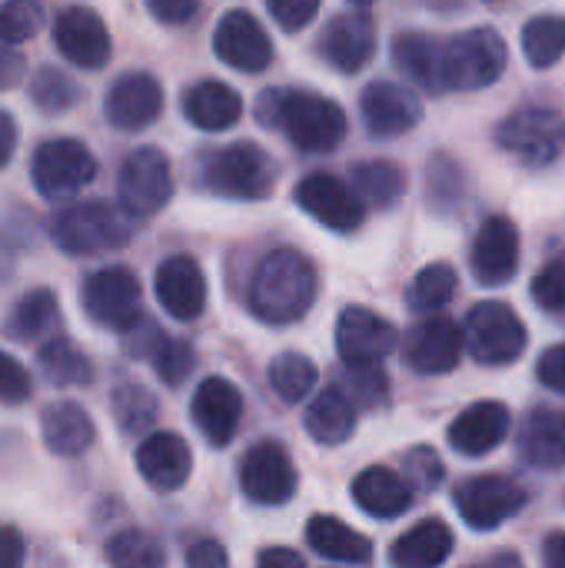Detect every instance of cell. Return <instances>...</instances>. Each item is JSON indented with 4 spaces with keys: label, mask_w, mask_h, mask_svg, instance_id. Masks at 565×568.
Instances as JSON below:
<instances>
[{
    "label": "cell",
    "mask_w": 565,
    "mask_h": 568,
    "mask_svg": "<svg viewBox=\"0 0 565 568\" xmlns=\"http://www.w3.org/2000/svg\"><path fill=\"white\" fill-rule=\"evenodd\" d=\"M93 176H97L93 153L80 140H70V136L40 143L30 160V180H33L37 193L47 200L73 196L77 190L93 183Z\"/></svg>",
    "instance_id": "obj_7"
},
{
    "label": "cell",
    "mask_w": 565,
    "mask_h": 568,
    "mask_svg": "<svg viewBox=\"0 0 565 568\" xmlns=\"http://www.w3.org/2000/svg\"><path fill=\"white\" fill-rule=\"evenodd\" d=\"M53 40H57V50L70 63H77L83 70H100L110 60V53H113L110 30L100 20V13L90 10V7H70V10H63L57 17Z\"/></svg>",
    "instance_id": "obj_17"
},
{
    "label": "cell",
    "mask_w": 565,
    "mask_h": 568,
    "mask_svg": "<svg viewBox=\"0 0 565 568\" xmlns=\"http://www.w3.org/2000/svg\"><path fill=\"white\" fill-rule=\"evenodd\" d=\"M103 110L117 130H127V133L147 130L163 110V87L150 73H123L110 87Z\"/></svg>",
    "instance_id": "obj_20"
},
{
    "label": "cell",
    "mask_w": 565,
    "mask_h": 568,
    "mask_svg": "<svg viewBox=\"0 0 565 568\" xmlns=\"http://www.w3.org/2000/svg\"><path fill=\"white\" fill-rule=\"evenodd\" d=\"M509 406L503 403H476L450 426V446L463 456H490L509 436Z\"/></svg>",
    "instance_id": "obj_25"
},
{
    "label": "cell",
    "mask_w": 565,
    "mask_h": 568,
    "mask_svg": "<svg viewBox=\"0 0 565 568\" xmlns=\"http://www.w3.org/2000/svg\"><path fill=\"white\" fill-rule=\"evenodd\" d=\"M213 53L233 67V70H243V73H260L270 67L273 60V43L263 30V23L246 13V10H230L223 13V20L216 23V33H213Z\"/></svg>",
    "instance_id": "obj_16"
},
{
    "label": "cell",
    "mask_w": 565,
    "mask_h": 568,
    "mask_svg": "<svg viewBox=\"0 0 565 568\" xmlns=\"http://www.w3.org/2000/svg\"><path fill=\"white\" fill-rule=\"evenodd\" d=\"M306 542L316 556L330 559V562H346V566H363L373 559V542L350 529L346 523L333 519V516H316L306 526Z\"/></svg>",
    "instance_id": "obj_32"
},
{
    "label": "cell",
    "mask_w": 565,
    "mask_h": 568,
    "mask_svg": "<svg viewBox=\"0 0 565 568\" xmlns=\"http://www.w3.org/2000/svg\"><path fill=\"white\" fill-rule=\"evenodd\" d=\"M443 40H433L426 33H400L393 43V60L413 83H420L430 93H443Z\"/></svg>",
    "instance_id": "obj_30"
},
{
    "label": "cell",
    "mask_w": 565,
    "mask_h": 568,
    "mask_svg": "<svg viewBox=\"0 0 565 568\" xmlns=\"http://www.w3.org/2000/svg\"><path fill=\"white\" fill-rule=\"evenodd\" d=\"M80 300H83V310L93 323L120 329V333L130 329L143 316L140 280L127 266H103V270L90 273L83 280Z\"/></svg>",
    "instance_id": "obj_8"
},
{
    "label": "cell",
    "mask_w": 565,
    "mask_h": 568,
    "mask_svg": "<svg viewBox=\"0 0 565 568\" xmlns=\"http://www.w3.org/2000/svg\"><path fill=\"white\" fill-rule=\"evenodd\" d=\"M123 336H127V349H130V356L133 359H153V353L160 349V343L167 339L160 329H157V323H150V320H137L130 329H123Z\"/></svg>",
    "instance_id": "obj_50"
},
{
    "label": "cell",
    "mask_w": 565,
    "mask_h": 568,
    "mask_svg": "<svg viewBox=\"0 0 565 568\" xmlns=\"http://www.w3.org/2000/svg\"><path fill=\"white\" fill-rule=\"evenodd\" d=\"M143 3L160 23H170V27L190 23L200 10V0H143Z\"/></svg>",
    "instance_id": "obj_51"
},
{
    "label": "cell",
    "mask_w": 565,
    "mask_h": 568,
    "mask_svg": "<svg viewBox=\"0 0 565 568\" xmlns=\"http://www.w3.org/2000/svg\"><path fill=\"white\" fill-rule=\"evenodd\" d=\"M353 499L363 513L376 519H396L413 506V486L386 466L363 469L353 483Z\"/></svg>",
    "instance_id": "obj_27"
},
{
    "label": "cell",
    "mask_w": 565,
    "mask_h": 568,
    "mask_svg": "<svg viewBox=\"0 0 565 568\" xmlns=\"http://www.w3.org/2000/svg\"><path fill=\"white\" fill-rule=\"evenodd\" d=\"M23 399H30V376L13 356L0 353V403L13 406Z\"/></svg>",
    "instance_id": "obj_48"
},
{
    "label": "cell",
    "mask_w": 565,
    "mask_h": 568,
    "mask_svg": "<svg viewBox=\"0 0 565 568\" xmlns=\"http://www.w3.org/2000/svg\"><path fill=\"white\" fill-rule=\"evenodd\" d=\"M226 562H230L226 549H223L220 542H213V539H200V542H193V546L186 549V566H193V568H223Z\"/></svg>",
    "instance_id": "obj_53"
},
{
    "label": "cell",
    "mask_w": 565,
    "mask_h": 568,
    "mask_svg": "<svg viewBox=\"0 0 565 568\" xmlns=\"http://www.w3.org/2000/svg\"><path fill=\"white\" fill-rule=\"evenodd\" d=\"M406 190V173L393 160H363L353 166V193L363 206L390 210Z\"/></svg>",
    "instance_id": "obj_34"
},
{
    "label": "cell",
    "mask_w": 565,
    "mask_h": 568,
    "mask_svg": "<svg viewBox=\"0 0 565 568\" xmlns=\"http://www.w3.org/2000/svg\"><path fill=\"white\" fill-rule=\"evenodd\" d=\"M256 116L263 126H280L306 153H330L346 136L343 106L306 90H266L256 100Z\"/></svg>",
    "instance_id": "obj_1"
},
{
    "label": "cell",
    "mask_w": 565,
    "mask_h": 568,
    "mask_svg": "<svg viewBox=\"0 0 565 568\" xmlns=\"http://www.w3.org/2000/svg\"><path fill=\"white\" fill-rule=\"evenodd\" d=\"M266 7H270L273 20L290 33L303 30L320 13V0H266Z\"/></svg>",
    "instance_id": "obj_47"
},
{
    "label": "cell",
    "mask_w": 565,
    "mask_h": 568,
    "mask_svg": "<svg viewBox=\"0 0 565 568\" xmlns=\"http://www.w3.org/2000/svg\"><path fill=\"white\" fill-rule=\"evenodd\" d=\"M519 456L533 469H563L565 466V413L559 409H533L519 433Z\"/></svg>",
    "instance_id": "obj_26"
},
{
    "label": "cell",
    "mask_w": 565,
    "mask_h": 568,
    "mask_svg": "<svg viewBox=\"0 0 565 568\" xmlns=\"http://www.w3.org/2000/svg\"><path fill=\"white\" fill-rule=\"evenodd\" d=\"M203 183L226 200H263L276 183V170L256 143H233L206 156Z\"/></svg>",
    "instance_id": "obj_5"
},
{
    "label": "cell",
    "mask_w": 565,
    "mask_h": 568,
    "mask_svg": "<svg viewBox=\"0 0 565 568\" xmlns=\"http://www.w3.org/2000/svg\"><path fill=\"white\" fill-rule=\"evenodd\" d=\"M523 53L533 67L546 70L565 53V17L543 13L523 27Z\"/></svg>",
    "instance_id": "obj_38"
},
{
    "label": "cell",
    "mask_w": 565,
    "mask_h": 568,
    "mask_svg": "<svg viewBox=\"0 0 565 568\" xmlns=\"http://www.w3.org/2000/svg\"><path fill=\"white\" fill-rule=\"evenodd\" d=\"M396 326L373 310L350 306L336 323V349L346 366H383V359L396 349Z\"/></svg>",
    "instance_id": "obj_13"
},
{
    "label": "cell",
    "mask_w": 565,
    "mask_h": 568,
    "mask_svg": "<svg viewBox=\"0 0 565 568\" xmlns=\"http://www.w3.org/2000/svg\"><path fill=\"white\" fill-rule=\"evenodd\" d=\"M193 349L183 339H163L160 349L153 353V369L167 386H180L193 373Z\"/></svg>",
    "instance_id": "obj_45"
},
{
    "label": "cell",
    "mask_w": 565,
    "mask_h": 568,
    "mask_svg": "<svg viewBox=\"0 0 565 568\" xmlns=\"http://www.w3.org/2000/svg\"><path fill=\"white\" fill-rule=\"evenodd\" d=\"M526 506V489L506 476H480L470 479L456 493V509L466 519V526L490 532L509 523L519 509Z\"/></svg>",
    "instance_id": "obj_11"
},
{
    "label": "cell",
    "mask_w": 565,
    "mask_h": 568,
    "mask_svg": "<svg viewBox=\"0 0 565 568\" xmlns=\"http://www.w3.org/2000/svg\"><path fill=\"white\" fill-rule=\"evenodd\" d=\"M403 466L420 489H436L443 483V463L433 449H410Z\"/></svg>",
    "instance_id": "obj_49"
},
{
    "label": "cell",
    "mask_w": 565,
    "mask_h": 568,
    "mask_svg": "<svg viewBox=\"0 0 565 568\" xmlns=\"http://www.w3.org/2000/svg\"><path fill=\"white\" fill-rule=\"evenodd\" d=\"M450 552H453L450 526L440 519H426L396 539V546L390 549V559H393V566L403 568H433L443 566L450 559Z\"/></svg>",
    "instance_id": "obj_33"
},
{
    "label": "cell",
    "mask_w": 565,
    "mask_h": 568,
    "mask_svg": "<svg viewBox=\"0 0 565 568\" xmlns=\"http://www.w3.org/2000/svg\"><path fill=\"white\" fill-rule=\"evenodd\" d=\"M565 140V120L553 106H526L506 116L496 130V143L523 163L543 166L559 156Z\"/></svg>",
    "instance_id": "obj_10"
},
{
    "label": "cell",
    "mask_w": 565,
    "mask_h": 568,
    "mask_svg": "<svg viewBox=\"0 0 565 568\" xmlns=\"http://www.w3.org/2000/svg\"><path fill=\"white\" fill-rule=\"evenodd\" d=\"M353 3H360V7H366V3H373V0H353Z\"/></svg>",
    "instance_id": "obj_59"
},
{
    "label": "cell",
    "mask_w": 565,
    "mask_h": 568,
    "mask_svg": "<svg viewBox=\"0 0 565 568\" xmlns=\"http://www.w3.org/2000/svg\"><path fill=\"white\" fill-rule=\"evenodd\" d=\"M113 416L123 433H147L157 419V399L137 383H120L113 389Z\"/></svg>",
    "instance_id": "obj_41"
},
{
    "label": "cell",
    "mask_w": 565,
    "mask_h": 568,
    "mask_svg": "<svg viewBox=\"0 0 565 568\" xmlns=\"http://www.w3.org/2000/svg\"><path fill=\"white\" fill-rule=\"evenodd\" d=\"M190 413L210 446H226L236 436V426L243 419V396L230 379L210 376L196 386Z\"/></svg>",
    "instance_id": "obj_21"
},
{
    "label": "cell",
    "mask_w": 565,
    "mask_h": 568,
    "mask_svg": "<svg viewBox=\"0 0 565 568\" xmlns=\"http://www.w3.org/2000/svg\"><path fill=\"white\" fill-rule=\"evenodd\" d=\"M519 270V230L509 216H490L473 243V273L483 286H506Z\"/></svg>",
    "instance_id": "obj_19"
},
{
    "label": "cell",
    "mask_w": 565,
    "mask_h": 568,
    "mask_svg": "<svg viewBox=\"0 0 565 568\" xmlns=\"http://www.w3.org/2000/svg\"><path fill=\"white\" fill-rule=\"evenodd\" d=\"M316 300V266L300 250H273L253 273L250 310L256 320L286 326L296 323Z\"/></svg>",
    "instance_id": "obj_2"
},
{
    "label": "cell",
    "mask_w": 565,
    "mask_h": 568,
    "mask_svg": "<svg viewBox=\"0 0 565 568\" xmlns=\"http://www.w3.org/2000/svg\"><path fill=\"white\" fill-rule=\"evenodd\" d=\"M13 146H17V123L7 110H0V166L10 163Z\"/></svg>",
    "instance_id": "obj_57"
},
{
    "label": "cell",
    "mask_w": 565,
    "mask_h": 568,
    "mask_svg": "<svg viewBox=\"0 0 565 568\" xmlns=\"http://www.w3.org/2000/svg\"><path fill=\"white\" fill-rule=\"evenodd\" d=\"M107 562L117 568H160L167 562L163 549L157 546L153 536L140 532V529H127V532H117L110 542H107Z\"/></svg>",
    "instance_id": "obj_40"
},
{
    "label": "cell",
    "mask_w": 565,
    "mask_h": 568,
    "mask_svg": "<svg viewBox=\"0 0 565 568\" xmlns=\"http://www.w3.org/2000/svg\"><path fill=\"white\" fill-rule=\"evenodd\" d=\"M296 203L310 213L320 226L333 233H356L363 226V203L343 180L330 173H310L296 186Z\"/></svg>",
    "instance_id": "obj_12"
},
{
    "label": "cell",
    "mask_w": 565,
    "mask_h": 568,
    "mask_svg": "<svg viewBox=\"0 0 565 568\" xmlns=\"http://www.w3.org/2000/svg\"><path fill=\"white\" fill-rule=\"evenodd\" d=\"M360 110H363V123L373 136H400V133H410L423 120L420 97L410 87L390 83V80L370 83L363 90Z\"/></svg>",
    "instance_id": "obj_18"
},
{
    "label": "cell",
    "mask_w": 565,
    "mask_h": 568,
    "mask_svg": "<svg viewBox=\"0 0 565 568\" xmlns=\"http://www.w3.org/2000/svg\"><path fill=\"white\" fill-rule=\"evenodd\" d=\"M37 366H40L43 379H47L50 386H57V389H70V386L80 389V386H87V383L93 379V366H90V359L83 356V349L73 346V343L63 339V336H53V339H47V343L40 346Z\"/></svg>",
    "instance_id": "obj_36"
},
{
    "label": "cell",
    "mask_w": 565,
    "mask_h": 568,
    "mask_svg": "<svg viewBox=\"0 0 565 568\" xmlns=\"http://www.w3.org/2000/svg\"><path fill=\"white\" fill-rule=\"evenodd\" d=\"M356 413H360V406L340 386H330V389H323L310 403V409H306V433L320 446H343L353 436V429H356Z\"/></svg>",
    "instance_id": "obj_31"
},
{
    "label": "cell",
    "mask_w": 565,
    "mask_h": 568,
    "mask_svg": "<svg viewBox=\"0 0 565 568\" xmlns=\"http://www.w3.org/2000/svg\"><path fill=\"white\" fill-rule=\"evenodd\" d=\"M183 113L196 130L206 133H220L240 123L243 116V100L233 87L216 83V80H203L193 90H186L183 97Z\"/></svg>",
    "instance_id": "obj_28"
},
{
    "label": "cell",
    "mask_w": 565,
    "mask_h": 568,
    "mask_svg": "<svg viewBox=\"0 0 565 568\" xmlns=\"http://www.w3.org/2000/svg\"><path fill=\"white\" fill-rule=\"evenodd\" d=\"M23 77V57L13 50V43L0 40V90L13 87Z\"/></svg>",
    "instance_id": "obj_54"
},
{
    "label": "cell",
    "mask_w": 565,
    "mask_h": 568,
    "mask_svg": "<svg viewBox=\"0 0 565 568\" xmlns=\"http://www.w3.org/2000/svg\"><path fill=\"white\" fill-rule=\"evenodd\" d=\"M539 379L543 386H549L553 393H565V346H553L543 353L539 359Z\"/></svg>",
    "instance_id": "obj_52"
},
{
    "label": "cell",
    "mask_w": 565,
    "mask_h": 568,
    "mask_svg": "<svg viewBox=\"0 0 565 568\" xmlns=\"http://www.w3.org/2000/svg\"><path fill=\"white\" fill-rule=\"evenodd\" d=\"M263 568H303V556L293 549H266L256 559Z\"/></svg>",
    "instance_id": "obj_56"
},
{
    "label": "cell",
    "mask_w": 565,
    "mask_h": 568,
    "mask_svg": "<svg viewBox=\"0 0 565 568\" xmlns=\"http://www.w3.org/2000/svg\"><path fill=\"white\" fill-rule=\"evenodd\" d=\"M137 469L143 483H150L160 493H173L190 479L193 456L190 446L176 433H153L137 449Z\"/></svg>",
    "instance_id": "obj_24"
},
{
    "label": "cell",
    "mask_w": 565,
    "mask_h": 568,
    "mask_svg": "<svg viewBox=\"0 0 565 568\" xmlns=\"http://www.w3.org/2000/svg\"><path fill=\"white\" fill-rule=\"evenodd\" d=\"M240 486L246 499L260 506H283L296 493V469L286 456L283 446L276 443H260L243 456L240 466Z\"/></svg>",
    "instance_id": "obj_15"
},
{
    "label": "cell",
    "mask_w": 565,
    "mask_h": 568,
    "mask_svg": "<svg viewBox=\"0 0 565 568\" xmlns=\"http://www.w3.org/2000/svg\"><path fill=\"white\" fill-rule=\"evenodd\" d=\"M463 346H466V333L450 320V316H426L403 343V356L406 363L423 373V376H443L453 373L463 359Z\"/></svg>",
    "instance_id": "obj_14"
},
{
    "label": "cell",
    "mask_w": 565,
    "mask_h": 568,
    "mask_svg": "<svg viewBox=\"0 0 565 568\" xmlns=\"http://www.w3.org/2000/svg\"><path fill=\"white\" fill-rule=\"evenodd\" d=\"M153 286H157L160 306L180 323L196 320L206 306V280H203V270L196 266V260H190V256L163 260Z\"/></svg>",
    "instance_id": "obj_23"
},
{
    "label": "cell",
    "mask_w": 565,
    "mask_h": 568,
    "mask_svg": "<svg viewBox=\"0 0 565 568\" xmlns=\"http://www.w3.org/2000/svg\"><path fill=\"white\" fill-rule=\"evenodd\" d=\"M30 100L43 113H63V110H70L80 100V87L63 70L43 67V70H37V77L30 83Z\"/></svg>",
    "instance_id": "obj_42"
},
{
    "label": "cell",
    "mask_w": 565,
    "mask_h": 568,
    "mask_svg": "<svg viewBox=\"0 0 565 568\" xmlns=\"http://www.w3.org/2000/svg\"><path fill=\"white\" fill-rule=\"evenodd\" d=\"M346 369H350V373H343V376L336 379V386H340L356 406H380V403H386L390 386H386V376H383L380 366H346Z\"/></svg>",
    "instance_id": "obj_44"
},
{
    "label": "cell",
    "mask_w": 565,
    "mask_h": 568,
    "mask_svg": "<svg viewBox=\"0 0 565 568\" xmlns=\"http://www.w3.org/2000/svg\"><path fill=\"white\" fill-rule=\"evenodd\" d=\"M60 326V306L50 290H30L7 316V336L20 343H37Z\"/></svg>",
    "instance_id": "obj_35"
},
{
    "label": "cell",
    "mask_w": 565,
    "mask_h": 568,
    "mask_svg": "<svg viewBox=\"0 0 565 568\" xmlns=\"http://www.w3.org/2000/svg\"><path fill=\"white\" fill-rule=\"evenodd\" d=\"M117 196H120V206L130 216H153V213H160L170 203V196H173L170 160L160 150H153V146L133 150L120 163Z\"/></svg>",
    "instance_id": "obj_9"
},
{
    "label": "cell",
    "mask_w": 565,
    "mask_h": 568,
    "mask_svg": "<svg viewBox=\"0 0 565 568\" xmlns=\"http://www.w3.org/2000/svg\"><path fill=\"white\" fill-rule=\"evenodd\" d=\"M543 562L549 568H565V532H553L543 546Z\"/></svg>",
    "instance_id": "obj_58"
},
{
    "label": "cell",
    "mask_w": 565,
    "mask_h": 568,
    "mask_svg": "<svg viewBox=\"0 0 565 568\" xmlns=\"http://www.w3.org/2000/svg\"><path fill=\"white\" fill-rule=\"evenodd\" d=\"M466 343L483 366H509L526 349V326L519 313L500 300L480 303L466 316Z\"/></svg>",
    "instance_id": "obj_6"
},
{
    "label": "cell",
    "mask_w": 565,
    "mask_h": 568,
    "mask_svg": "<svg viewBox=\"0 0 565 568\" xmlns=\"http://www.w3.org/2000/svg\"><path fill=\"white\" fill-rule=\"evenodd\" d=\"M40 436H43V446L53 456H80V453H87L93 446L97 429H93V419L87 416L83 406L53 403L40 416Z\"/></svg>",
    "instance_id": "obj_29"
},
{
    "label": "cell",
    "mask_w": 565,
    "mask_h": 568,
    "mask_svg": "<svg viewBox=\"0 0 565 568\" xmlns=\"http://www.w3.org/2000/svg\"><path fill=\"white\" fill-rule=\"evenodd\" d=\"M23 562V539L17 529L0 526V568H17Z\"/></svg>",
    "instance_id": "obj_55"
},
{
    "label": "cell",
    "mask_w": 565,
    "mask_h": 568,
    "mask_svg": "<svg viewBox=\"0 0 565 568\" xmlns=\"http://www.w3.org/2000/svg\"><path fill=\"white\" fill-rule=\"evenodd\" d=\"M320 373L313 366V359H306L303 353H280L270 366V386L276 389V396L283 403H300L313 393Z\"/></svg>",
    "instance_id": "obj_39"
},
{
    "label": "cell",
    "mask_w": 565,
    "mask_h": 568,
    "mask_svg": "<svg viewBox=\"0 0 565 568\" xmlns=\"http://www.w3.org/2000/svg\"><path fill=\"white\" fill-rule=\"evenodd\" d=\"M50 240L67 256H100L130 240V223L107 203H70L50 216Z\"/></svg>",
    "instance_id": "obj_3"
},
{
    "label": "cell",
    "mask_w": 565,
    "mask_h": 568,
    "mask_svg": "<svg viewBox=\"0 0 565 568\" xmlns=\"http://www.w3.org/2000/svg\"><path fill=\"white\" fill-rule=\"evenodd\" d=\"M533 300L546 313H565V260L539 270V276L533 283Z\"/></svg>",
    "instance_id": "obj_46"
},
{
    "label": "cell",
    "mask_w": 565,
    "mask_h": 568,
    "mask_svg": "<svg viewBox=\"0 0 565 568\" xmlns=\"http://www.w3.org/2000/svg\"><path fill=\"white\" fill-rule=\"evenodd\" d=\"M323 57L340 70V73H356L370 63L376 50V23L366 10H350L330 20L323 43Z\"/></svg>",
    "instance_id": "obj_22"
},
{
    "label": "cell",
    "mask_w": 565,
    "mask_h": 568,
    "mask_svg": "<svg viewBox=\"0 0 565 568\" xmlns=\"http://www.w3.org/2000/svg\"><path fill=\"white\" fill-rule=\"evenodd\" d=\"M43 27L40 0H3L0 3V40L3 43H27Z\"/></svg>",
    "instance_id": "obj_43"
},
{
    "label": "cell",
    "mask_w": 565,
    "mask_h": 568,
    "mask_svg": "<svg viewBox=\"0 0 565 568\" xmlns=\"http://www.w3.org/2000/svg\"><path fill=\"white\" fill-rule=\"evenodd\" d=\"M506 43L493 27L466 30L443 47L446 90H483L496 83L506 70Z\"/></svg>",
    "instance_id": "obj_4"
},
{
    "label": "cell",
    "mask_w": 565,
    "mask_h": 568,
    "mask_svg": "<svg viewBox=\"0 0 565 568\" xmlns=\"http://www.w3.org/2000/svg\"><path fill=\"white\" fill-rule=\"evenodd\" d=\"M456 270L450 263H430L426 270H420V276L413 280L406 300H410V310L416 316H433V313H443L450 306V300L456 296Z\"/></svg>",
    "instance_id": "obj_37"
}]
</instances>
